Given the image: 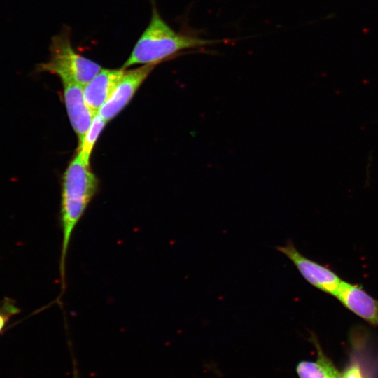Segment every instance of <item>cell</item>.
Segmentation results:
<instances>
[{"label": "cell", "mask_w": 378, "mask_h": 378, "mask_svg": "<svg viewBox=\"0 0 378 378\" xmlns=\"http://www.w3.org/2000/svg\"><path fill=\"white\" fill-rule=\"evenodd\" d=\"M98 188V179L78 152L63 178L60 209L62 234L59 270L65 286L66 256L71 237Z\"/></svg>", "instance_id": "1"}, {"label": "cell", "mask_w": 378, "mask_h": 378, "mask_svg": "<svg viewBox=\"0 0 378 378\" xmlns=\"http://www.w3.org/2000/svg\"><path fill=\"white\" fill-rule=\"evenodd\" d=\"M222 42L192 34L177 32L161 17L155 1L148 26L136 42L122 69L136 64H155L170 59L183 50L202 48Z\"/></svg>", "instance_id": "2"}, {"label": "cell", "mask_w": 378, "mask_h": 378, "mask_svg": "<svg viewBox=\"0 0 378 378\" xmlns=\"http://www.w3.org/2000/svg\"><path fill=\"white\" fill-rule=\"evenodd\" d=\"M50 59L38 65V72L57 75L61 80H72L85 86L102 68L74 48L71 29L64 26L50 44Z\"/></svg>", "instance_id": "3"}, {"label": "cell", "mask_w": 378, "mask_h": 378, "mask_svg": "<svg viewBox=\"0 0 378 378\" xmlns=\"http://www.w3.org/2000/svg\"><path fill=\"white\" fill-rule=\"evenodd\" d=\"M276 249L295 266L302 276L312 286L327 294L335 296L343 280L330 268L303 255L291 241Z\"/></svg>", "instance_id": "4"}, {"label": "cell", "mask_w": 378, "mask_h": 378, "mask_svg": "<svg viewBox=\"0 0 378 378\" xmlns=\"http://www.w3.org/2000/svg\"><path fill=\"white\" fill-rule=\"evenodd\" d=\"M155 64L126 71L98 113L106 122L115 118L130 102L136 90L154 69Z\"/></svg>", "instance_id": "5"}, {"label": "cell", "mask_w": 378, "mask_h": 378, "mask_svg": "<svg viewBox=\"0 0 378 378\" xmlns=\"http://www.w3.org/2000/svg\"><path fill=\"white\" fill-rule=\"evenodd\" d=\"M64 99L70 122L78 139V147L96 115L88 106L83 93V86L72 80H62Z\"/></svg>", "instance_id": "6"}, {"label": "cell", "mask_w": 378, "mask_h": 378, "mask_svg": "<svg viewBox=\"0 0 378 378\" xmlns=\"http://www.w3.org/2000/svg\"><path fill=\"white\" fill-rule=\"evenodd\" d=\"M335 297L348 310L368 324L378 327V300L362 286L343 281Z\"/></svg>", "instance_id": "7"}, {"label": "cell", "mask_w": 378, "mask_h": 378, "mask_svg": "<svg viewBox=\"0 0 378 378\" xmlns=\"http://www.w3.org/2000/svg\"><path fill=\"white\" fill-rule=\"evenodd\" d=\"M125 72L122 68L102 69L83 86L85 102L95 114L109 98Z\"/></svg>", "instance_id": "8"}, {"label": "cell", "mask_w": 378, "mask_h": 378, "mask_svg": "<svg viewBox=\"0 0 378 378\" xmlns=\"http://www.w3.org/2000/svg\"><path fill=\"white\" fill-rule=\"evenodd\" d=\"M310 341L317 351V359L316 361L304 360L298 364L296 372L299 378H337L341 372L324 354L315 334L312 333Z\"/></svg>", "instance_id": "9"}, {"label": "cell", "mask_w": 378, "mask_h": 378, "mask_svg": "<svg viewBox=\"0 0 378 378\" xmlns=\"http://www.w3.org/2000/svg\"><path fill=\"white\" fill-rule=\"evenodd\" d=\"M106 122H107L97 113L92 120L85 134L83 142L78 147V152L80 154L83 161L87 164H90V158L92 149Z\"/></svg>", "instance_id": "10"}, {"label": "cell", "mask_w": 378, "mask_h": 378, "mask_svg": "<svg viewBox=\"0 0 378 378\" xmlns=\"http://www.w3.org/2000/svg\"><path fill=\"white\" fill-rule=\"evenodd\" d=\"M351 360L348 368L337 378H369L362 369L360 360L358 359L356 351L352 349Z\"/></svg>", "instance_id": "11"}, {"label": "cell", "mask_w": 378, "mask_h": 378, "mask_svg": "<svg viewBox=\"0 0 378 378\" xmlns=\"http://www.w3.org/2000/svg\"><path fill=\"white\" fill-rule=\"evenodd\" d=\"M8 312H4L3 311L0 312V332L4 327L6 321L8 320Z\"/></svg>", "instance_id": "12"}]
</instances>
